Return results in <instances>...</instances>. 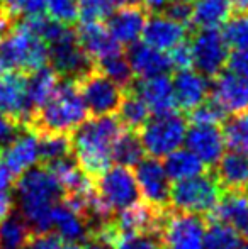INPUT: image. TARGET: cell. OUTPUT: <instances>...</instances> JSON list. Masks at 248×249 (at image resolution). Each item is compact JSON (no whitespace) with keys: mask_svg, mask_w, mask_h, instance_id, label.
<instances>
[{"mask_svg":"<svg viewBox=\"0 0 248 249\" xmlns=\"http://www.w3.org/2000/svg\"><path fill=\"white\" fill-rule=\"evenodd\" d=\"M162 239L153 234H123L117 231L109 243L111 249H162Z\"/></svg>","mask_w":248,"mask_h":249,"instance_id":"cell-37","label":"cell"},{"mask_svg":"<svg viewBox=\"0 0 248 249\" xmlns=\"http://www.w3.org/2000/svg\"><path fill=\"white\" fill-rule=\"evenodd\" d=\"M221 33L229 48L248 50V12H240L229 17Z\"/></svg>","mask_w":248,"mask_h":249,"instance_id":"cell-36","label":"cell"},{"mask_svg":"<svg viewBox=\"0 0 248 249\" xmlns=\"http://www.w3.org/2000/svg\"><path fill=\"white\" fill-rule=\"evenodd\" d=\"M17 2H19V0H0V7H3V9H7L10 12L12 7L16 5Z\"/></svg>","mask_w":248,"mask_h":249,"instance_id":"cell-52","label":"cell"},{"mask_svg":"<svg viewBox=\"0 0 248 249\" xmlns=\"http://www.w3.org/2000/svg\"><path fill=\"white\" fill-rule=\"evenodd\" d=\"M124 131L126 127L117 117L100 115L87 119L72 132V153L87 177L95 180L111 168L113 148Z\"/></svg>","mask_w":248,"mask_h":249,"instance_id":"cell-1","label":"cell"},{"mask_svg":"<svg viewBox=\"0 0 248 249\" xmlns=\"http://www.w3.org/2000/svg\"><path fill=\"white\" fill-rule=\"evenodd\" d=\"M76 87L87 112L94 117L116 114L124 97L123 89L99 71H89L78 80Z\"/></svg>","mask_w":248,"mask_h":249,"instance_id":"cell-9","label":"cell"},{"mask_svg":"<svg viewBox=\"0 0 248 249\" xmlns=\"http://www.w3.org/2000/svg\"><path fill=\"white\" fill-rule=\"evenodd\" d=\"M12 209H14V198L7 192H0V222L7 215L12 213Z\"/></svg>","mask_w":248,"mask_h":249,"instance_id":"cell-46","label":"cell"},{"mask_svg":"<svg viewBox=\"0 0 248 249\" xmlns=\"http://www.w3.org/2000/svg\"><path fill=\"white\" fill-rule=\"evenodd\" d=\"M212 175L223 192H243L248 183V156L233 151L223 154Z\"/></svg>","mask_w":248,"mask_h":249,"instance_id":"cell-24","label":"cell"},{"mask_svg":"<svg viewBox=\"0 0 248 249\" xmlns=\"http://www.w3.org/2000/svg\"><path fill=\"white\" fill-rule=\"evenodd\" d=\"M225 112L218 107L212 100H206L194 110L189 112L192 124H208V125H218L219 122L225 121Z\"/></svg>","mask_w":248,"mask_h":249,"instance_id":"cell-40","label":"cell"},{"mask_svg":"<svg viewBox=\"0 0 248 249\" xmlns=\"http://www.w3.org/2000/svg\"><path fill=\"white\" fill-rule=\"evenodd\" d=\"M14 183V175L10 173V170L5 164L0 161V192H7V188H10Z\"/></svg>","mask_w":248,"mask_h":249,"instance_id":"cell-47","label":"cell"},{"mask_svg":"<svg viewBox=\"0 0 248 249\" xmlns=\"http://www.w3.org/2000/svg\"><path fill=\"white\" fill-rule=\"evenodd\" d=\"M223 141L233 153L248 156V110L229 114L223 121Z\"/></svg>","mask_w":248,"mask_h":249,"instance_id":"cell-29","label":"cell"},{"mask_svg":"<svg viewBox=\"0 0 248 249\" xmlns=\"http://www.w3.org/2000/svg\"><path fill=\"white\" fill-rule=\"evenodd\" d=\"M119 121L128 131H139L145 125V122L150 119V108L146 107V104L139 99V95L136 92H129L123 97L119 108Z\"/></svg>","mask_w":248,"mask_h":249,"instance_id":"cell-31","label":"cell"},{"mask_svg":"<svg viewBox=\"0 0 248 249\" xmlns=\"http://www.w3.org/2000/svg\"><path fill=\"white\" fill-rule=\"evenodd\" d=\"M172 2H182V3H191V5H192L195 0H172Z\"/></svg>","mask_w":248,"mask_h":249,"instance_id":"cell-53","label":"cell"},{"mask_svg":"<svg viewBox=\"0 0 248 249\" xmlns=\"http://www.w3.org/2000/svg\"><path fill=\"white\" fill-rule=\"evenodd\" d=\"M51 229L57 231L58 237L68 243H82L89 239V227L82 215L73 212L63 200L55 205Z\"/></svg>","mask_w":248,"mask_h":249,"instance_id":"cell-25","label":"cell"},{"mask_svg":"<svg viewBox=\"0 0 248 249\" xmlns=\"http://www.w3.org/2000/svg\"><path fill=\"white\" fill-rule=\"evenodd\" d=\"M27 76L22 73H0V114L7 115L19 127H27L34 112L27 102Z\"/></svg>","mask_w":248,"mask_h":249,"instance_id":"cell-12","label":"cell"},{"mask_svg":"<svg viewBox=\"0 0 248 249\" xmlns=\"http://www.w3.org/2000/svg\"><path fill=\"white\" fill-rule=\"evenodd\" d=\"M82 249H111L109 246H106V244H102V243H97V241H92V243H89L85 248H82Z\"/></svg>","mask_w":248,"mask_h":249,"instance_id":"cell-51","label":"cell"},{"mask_svg":"<svg viewBox=\"0 0 248 249\" xmlns=\"http://www.w3.org/2000/svg\"><path fill=\"white\" fill-rule=\"evenodd\" d=\"M97 66H99V73H102L104 76L113 80V82L116 83V85H119L121 89L131 87L133 70H131V66H129L128 58L123 54V51L100 59V61L97 63Z\"/></svg>","mask_w":248,"mask_h":249,"instance_id":"cell-33","label":"cell"},{"mask_svg":"<svg viewBox=\"0 0 248 249\" xmlns=\"http://www.w3.org/2000/svg\"><path fill=\"white\" fill-rule=\"evenodd\" d=\"M191 3H182V2H172L165 7L167 16L172 17L173 20L187 26V22H191Z\"/></svg>","mask_w":248,"mask_h":249,"instance_id":"cell-44","label":"cell"},{"mask_svg":"<svg viewBox=\"0 0 248 249\" xmlns=\"http://www.w3.org/2000/svg\"><path fill=\"white\" fill-rule=\"evenodd\" d=\"M87 115L89 112L78 92V87L72 80H66L58 83L53 95L43 107L38 108L27 129L36 134H70L87 121Z\"/></svg>","mask_w":248,"mask_h":249,"instance_id":"cell-3","label":"cell"},{"mask_svg":"<svg viewBox=\"0 0 248 249\" xmlns=\"http://www.w3.org/2000/svg\"><path fill=\"white\" fill-rule=\"evenodd\" d=\"M226 66H228V71L248 78V50H235L229 53Z\"/></svg>","mask_w":248,"mask_h":249,"instance_id":"cell-42","label":"cell"},{"mask_svg":"<svg viewBox=\"0 0 248 249\" xmlns=\"http://www.w3.org/2000/svg\"><path fill=\"white\" fill-rule=\"evenodd\" d=\"M76 39L83 53L95 63L121 51V46L102 22L82 24L76 31Z\"/></svg>","mask_w":248,"mask_h":249,"instance_id":"cell-22","label":"cell"},{"mask_svg":"<svg viewBox=\"0 0 248 249\" xmlns=\"http://www.w3.org/2000/svg\"><path fill=\"white\" fill-rule=\"evenodd\" d=\"M172 87L175 105H179L184 112H191L201 104H204L211 90L208 76L191 68L177 70L175 76L172 78Z\"/></svg>","mask_w":248,"mask_h":249,"instance_id":"cell-17","label":"cell"},{"mask_svg":"<svg viewBox=\"0 0 248 249\" xmlns=\"http://www.w3.org/2000/svg\"><path fill=\"white\" fill-rule=\"evenodd\" d=\"M33 231L20 215L10 213L0 222V249H22Z\"/></svg>","mask_w":248,"mask_h":249,"instance_id":"cell-30","label":"cell"},{"mask_svg":"<svg viewBox=\"0 0 248 249\" xmlns=\"http://www.w3.org/2000/svg\"><path fill=\"white\" fill-rule=\"evenodd\" d=\"M236 249H248V241H247V243H242Z\"/></svg>","mask_w":248,"mask_h":249,"instance_id":"cell-54","label":"cell"},{"mask_svg":"<svg viewBox=\"0 0 248 249\" xmlns=\"http://www.w3.org/2000/svg\"><path fill=\"white\" fill-rule=\"evenodd\" d=\"M170 61H172V68L177 70H186L192 66V58H191V50H189V43L184 41L179 46H175L172 51H169Z\"/></svg>","mask_w":248,"mask_h":249,"instance_id":"cell-43","label":"cell"},{"mask_svg":"<svg viewBox=\"0 0 248 249\" xmlns=\"http://www.w3.org/2000/svg\"><path fill=\"white\" fill-rule=\"evenodd\" d=\"M206 224L195 213L169 210L160 239L169 249H204Z\"/></svg>","mask_w":248,"mask_h":249,"instance_id":"cell-11","label":"cell"},{"mask_svg":"<svg viewBox=\"0 0 248 249\" xmlns=\"http://www.w3.org/2000/svg\"><path fill=\"white\" fill-rule=\"evenodd\" d=\"M233 9H238L240 12H248V0H231Z\"/></svg>","mask_w":248,"mask_h":249,"instance_id":"cell-50","label":"cell"},{"mask_svg":"<svg viewBox=\"0 0 248 249\" xmlns=\"http://www.w3.org/2000/svg\"><path fill=\"white\" fill-rule=\"evenodd\" d=\"M245 188H247V198H248V183H247V187H245Z\"/></svg>","mask_w":248,"mask_h":249,"instance_id":"cell-55","label":"cell"},{"mask_svg":"<svg viewBox=\"0 0 248 249\" xmlns=\"http://www.w3.org/2000/svg\"><path fill=\"white\" fill-rule=\"evenodd\" d=\"M48 44L26 20L14 24L0 36V73H33L46 66Z\"/></svg>","mask_w":248,"mask_h":249,"instance_id":"cell-4","label":"cell"},{"mask_svg":"<svg viewBox=\"0 0 248 249\" xmlns=\"http://www.w3.org/2000/svg\"><path fill=\"white\" fill-rule=\"evenodd\" d=\"M136 183L139 195H143L146 203L156 209H169L170 207V178L163 164L156 158L141 160L136 164Z\"/></svg>","mask_w":248,"mask_h":249,"instance_id":"cell-13","label":"cell"},{"mask_svg":"<svg viewBox=\"0 0 248 249\" xmlns=\"http://www.w3.org/2000/svg\"><path fill=\"white\" fill-rule=\"evenodd\" d=\"M231 0H195L191 7V22L199 29H218L231 17Z\"/></svg>","mask_w":248,"mask_h":249,"instance_id":"cell-26","label":"cell"},{"mask_svg":"<svg viewBox=\"0 0 248 249\" xmlns=\"http://www.w3.org/2000/svg\"><path fill=\"white\" fill-rule=\"evenodd\" d=\"M95 190L111 210H124L139 202V190L133 171L126 166H111L95 178Z\"/></svg>","mask_w":248,"mask_h":249,"instance_id":"cell-10","label":"cell"},{"mask_svg":"<svg viewBox=\"0 0 248 249\" xmlns=\"http://www.w3.org/2000/svg\"><path fill=\"white\" fill-rule=\"evenodd\" d=\"M141 3L145 10H150V12L156 14V12L165 10V7L170 3V0H141Z\"/></svg>","mask_w":248,"mask_h":249,"instance_id":"cell-48","label":"cell"},{"mask_svg":"<svg viewBox=\"0 0 248 249\" xmlns=\"http://www.w3.org/2000/svg\"><path fill=\"white\" fill-rule=\"evenodd\" d=\"M44 16L48 19L70 26L78 19V2L76 0H43Z\"/></svg>","mask_w":248,"mask_h":249,"instance_id":"cell-38","label":"cell"},{"mask_svg":"<svg viewBox=\"0 0 248 249\" xmlns=\"http://www.w3.org/2000/svg\"><path fill=\"white\" fill-rule=\"evenodd\" d=\"M167 249H169V248H167Z\"/></svg>","mask_w":248,"mask_h":249,"instance_id":"cell-56","label":"cell"},{"mask_svg":"<svg viewBox=\"0 0 248 249\" xmlns=\"http://www.w3.org/2000/svg\"><path fill=\"white\" fill-rule=\"evenodd\" d=\"M106 2L113 10H117V9H121V7H126V5H131V3H134V0H106Z\"/></svg>","mask_w":248,"mask_h":249,"instance_id":"cell-49","label":"cell"},{"mask_svg":"<svg viewBox=\"0 0 248 249\" xmlns=\"http://www.w3.org/2000/svg\"><path fill=\"white\" fill-rule=\"evenodd\" d=\"M39 160V144H38V134L31 129L22 127L9 141L5 146L0 148V161L10 170L14 177H19L24 171L33 168Z\"/></svg>","mask_w":248,"mask_h":249,"instance_id":"cell-15","label":"cell"},{"mask_svg":"<svg viewBox=\"0 0 248 249\" xmlns=\"http://www.w3.org/2000/svg\"><path fill=\"white\" fill-rule=\"evenodd\" d=\"M223 190L214 175H197L182 181H175L170 192V209L187 213L208 215L221 200Z\"/></svg>","mask_w":248,"mask_h":249,"instance_id":"cell-6","label":"cell"},{"mask_svg":"<svg viewBox=\"0 0 248 249\" xmlns=\"http://www.w3.org/2000/svg\"><path fill=\"white\" fill-rule=\"evenodd\" d=\"M184 142L187 144V149L208 166H214L225 149L221 129L218 125L192 124L187 129Z\"/></svg>","mask_w":248,"mask_h":249,"instance_id":"cell-19","label":"cell"},{"mask_svg":"<svg viewBox=\"0 0 248 249\" xmlns=\"http://www.w3.org/2000/svg\"><path fill=\"white\" fill-rule=\"evenodd\" d=\"M113 12L106 0H78V19L82 24L102 22Z\"/></svg>","mask_w":248,"mask_h":249,"instance_id":"cell-39","label":"cell"},{"mask_svg":"<svg viewBox=\"0 0 248 249\" xmlns=\"http://www.w3.org/2000/svg\"><path fill=\"white\" fill-rule=\"evenodd\" d=\"M189 43L192 66L204 76H218L226 68L229 46L218 29H199Z\"/></svg>","mask_w":248,"mask_h":249,"instance_id":"cell-8","label":"cell"},{"mask_svg":"<svg viewBox=\"0 0 248 249\" xmlns=\"http://www.w3.org/2000/svg\"><path fill=\"white\" fill-rule=\"evenodd\" d=\"M187 132V119L179 112L155 114L139 129L143 149L152 158H165L180 149Z\"/></svg>","mask_w":248,"mask_h":249,"instance_id":"cell-5","label":"cell"},{"mask_svg":"<svg viewBox=\"0 0 248 249\" xmlns=\"http://www.w3.org/2000/svg\"><path fill=\"white\" fill-rule=\"evenodd\" d=\"M165 158L163 168L173 181H182L204 173V163L189 149H177Z\"/></svg>","mask_w":248,"mask_h":249,"instance_id":"cell-28","label":"cell"},{"mask_svg":"<svg viewBox=\"0 0 248 249\" xmlns=\"http://www.w3.org/2000/svg\"><path fill=\"white\" fill-rule=\"evenodd\" d=\"M58 83H60V78H58L57 71L51 66H43V68L29 73L26 82L27 102H29L34 114H36L38 108L43 107L48 102V99L53 95Z\"/></svg>","mask_w":248,"mask_h":249,"instance_id":"cell-27","label":"cell"},{"mask_svg":"<svg viewBox=\"0 0 248 249\" xmlns=\"http://www.w3.org/2000/svg\"><path fill=\"white\" fill-rule=\"evenodd\" d=\"M22 127L16 124L14 121H10L7 115L0 114V148L5 146L9 141H12V138L20 131Z\"/></svg>","mask_w":248,"mask_h":249,"instance_id":"cell-45","label":"cell"},{"mask_svg":"<svg viewBox=\"0 0 248 249\" xmlns=\"http://www.w3.org/2000/svg\"><path fill=\"white\" fill-rule=\"evenodd\" d=\"M146 22V12L134 3L114 10L107 17V29L119 46H133L139 43Z\"/></svg>","mask_w":248,"mask_h":249,"instance_id":"cell-18","label":"cell"},{"mask_svg":"<svg viewBox=\"0 0 248 249\" xmlns=\"http://www.w3.org/2000/svg\"><path fill=\"white\" fill-rule=\"evenodd\" d=\"M242 236L225 222H211L204 231V249H236Z\"/></svg>","mask_w":248,"mask_h":249,"instance_id":"cell-34","label":"cell"},{"mask_svg":"<svg viewBox=\"0 0 248 249\" xmlns=\"http://www.w3.org/2000/svg\"><path fill=\"white\" fill-rule=\"evenodd\" d=\"M143 144L139 141V136L133 131H126L117 138L116 144L113 148V161L126 168H133L143 160Z\"/></svg>","mask_w":248,"mask_h":249,"instance_id":"cell-32","label":"cell"},{"mask_svg":"<svg viewBox=\"0 0 248 249\" xmlns=\"http://www.w3.org/2000/svg\"><path fill=\"white\" fill-rule=\"evenodd\" d=\"M48 61L58 76H65L72 82H78L82 76L92 71V59L83 53L76 39V33L68 26L57 39L48 44Z\"/></svg>","mask_w":248,"mask_h":249,"instance_id":"cell-7","label":"cell"},{"mask_svg":"<svg viewBox=\"0 0 248 249\" xmlns=\"http://www.w3.org/2000/svg\"><path fill=\"white\" fill-rule=\"evenodd\" d=\"M209 97L225 114L248 110V78L221 71L211 83Z\"/></svg>","mask_w":248,"mask_h":249,"instance_id":"cell-14","label":"cell"},{"mask_svg":"<svg viewBox=\"0 0 248 249\" xmlns=\"http://www.w3.org/2000/svg\"><path fill=\"white\" fill-rule=\"evenodd\" d=\"M134 92L153 114H165V112L173 110L175 107L172 78H169L167 75L141 78V82L136 85Z\"/></svg>","mask_w":248,"mask_h":249,"instance_id":"cell-23","label":"cell"},{"mask_svg":"<svg viewBox=\"0 0 248 249\" xmlns=\"http://www.w3.org/2000/svg\"><path fill=\"white\" fill-rule=\"evenodd\" d=\"M38 144H39V160L44 163L60 160V158L70 156L72 153V141L68 134H38Z\"/></svg>","mask_w":248,"mask_h":249,"instance_id":"cell-35","label":"cell"},{"mask_svg":"<svg viewBox=\"0 0 248 249\" xmlns=\"http://www.w3.org/2000/svg\"><path fill=\"white\" fill-rule=\"evenodd\" d=\"M209 222H225L242 237H248V198L243 192H225V197L208 213Z\"/></svg>","mask_w":248,"mask_h":249,"instance_id":"cell-20","label":"cell"},{"mask_svg":"<svg viewBox=\"0 0 248 249\" xmlns=\"http://www.w3.org/2000/svg\"><path fill=\"white\" fill-rule=\"evenodd\" d=\"M126 58L133 70V75L139 76V78L167 75L172 70L169 53L148 46L146 43H136L129 46V53Z\"/></svg>","mask_w":248,"mask_h":249,"instance_id":"cell-21","label":"cell"},{"mask_svg":"<svg viewBox=\"0 0 248 249\" xmlns=\"http://www.w3.org/2000/svg\"><path fill=\"white\" fill-rule=\"evenodd\" d=\"M17 197L20 217L33 232L51 231L53 209L63 198V188L46 168H29L19 175Z\"/></svg>","mask_w":248,"mask_h":249,"instance_id":"cell-2","label":"cell"},{"mask_svg":"<svg viewBox=\"0 0 248 249\" xmlns=\"http://www.w3.org/2000/svg\"><path fill=\"white\" fill-rule=\"evenodd\" d=\"M187 27L184 24L173 20L167 14H153L148 17L143 29V43L153 46L160 51H172L175 46L186 41Z\"/></svg>","mask_w":248,"mask_h":249,"instance_id":"cell-16","label":"cell"},{"mask_svg":"<svg viewBox=\"0 0 248 249\" xmlns=\"http://www.w3.org/2000/svg\"><path fill=\"white\" fill-rule=\"evenodd\" d=\"M65 246H66V241H63L57 234L41 232V234H33L22 249H65Z\"/></svg>","mask_w":248,"mask_h":249,"instance_id":"cell-41","label":"cell"}]
</instances>
